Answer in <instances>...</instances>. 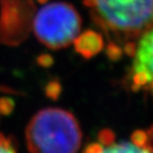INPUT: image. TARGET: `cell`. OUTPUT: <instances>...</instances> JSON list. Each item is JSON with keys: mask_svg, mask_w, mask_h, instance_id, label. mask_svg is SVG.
Listing matches in <instances>:
<instances>
[{"mask_svg": "<svg viewBox=\"0 0 153 153\" xmlns=\"http://www.w3.org/2000/svg\"><path fill=\"white\" fill-rule=\"evenodd\" d=\"M25 135L31 153H76L82 137L75 115L58 108L38 111L27 125Z\"/></svg>", "mask_w": 153, "mask_h": 153, "instance_id": "1", "label": "cell"}, {"mask_svg": "<svg viewBox=\"0 0 153 153\" xmlns=\"http://www.w3.org/2000/svg\"><path fill=\"white\" fill-rule=\"evenodd\" d=\"M94 21L115 39L133 40L153 27V0H84Z\"/></svg>", "mask_w": 153, "mask_h": 153, "instance_id": "2", "label": "cell"}, {"mask_svg": "<svg viewBox=\"0 0 153 153\" xmlns=\"http://www.w3.org/2000/svg\"><path fill=\"white\" fill-rule=\"evenodd\" d=\"M32 26L43 45L59 50L74 42L81 30L82 19L73 5L54 2L43 6L35 14Z\"/></svg>", "mask_w": 153, "mask_h": 153, "instance_id": "3", "label": "cell"}, {"mask_svg": "<svg viewBox=\"0 0 153 153\" xmlns=\"http://www.w3.org/2000/svg\"><path fill=\"white\" fill-rule=\"evenodd\" d=\"M35 11L32 0H0V43L21 44L30 33Z\"/></svg>", "mask_w": 153, "mask_h": 153, "instance_id": "4", "label": "cell"}, {"mask_svg": "<svg viewBox=\"0 0 153 153\" xmlns=\"http://www.w3.org/2000/svg\"><path fill=\"white\" fill-rule=\"evenodd\" d=\"M131 88L150 91L153 96V27L142 34L134 51Z\"/></svg>", "mask_w": 153, "mask_h": 153, "instance_id": "5", "label": "cell"}, {"mask_svg": "<svg viewBox=\"0 0 153 153\" xmlns=\"http://www.w3.org/2000/svg\"><path fill=\"white\" fill-rule=\"evenodd\" d=\"M74 47L78 54L85 59H91L103 48L102 36L94 30H87L74 40Z\"/></svg>", "mask_w": 153, "mask_h": 153, "instance_id": "6", "label": "cell"}, {"mask_svg": "<svg viewBox=\"0 0 153 153\" xmlns=\"http://www.w3.org/2000/svg\"><path fill=\"white\" fill-rule=\"evenodd\" d=\"M102 153H153V147L151 144L139 146L132 142H114L111 145L103 146Z\"/></svg>", "mask_w": 153, "mask_h": 153, "instance_id": "7", "label": "cell"}, {"mask_svg": "<svg viewBox=\"0 0 153 153\" xmlns=\"http://www.w3.org/2000/svg\"><path fill=\"white\" fill-rule=\"evenodd\" d=\"M150 131L136 130L131 135V142L139 146H145L150 144Z\"/></svg>", "mask_w": 153, "mask_h": 153, "instance_id": "8", "label": "cell"}, {"mask_svg": "<svg viewBox=\"0 0 153 153\" xmlns=\"http://www.w3.org/2000/svg\"><path fill=\"white\" fill-rule=\"evenodd\" d=\"M0 153H17V147L13 138L5 136L1 132H0Z\"/></svg>", "mask_w": 153, "mask_h": 153, "instance_id": "9", "label": "cell"}, {"mask_svg": "<svg viewBox=\"0 0 153 153\" xmlns=\"http://www.w3.org/2000/svg\"><path fill=\"white\" fill-rule=\"evenodd\" d=\"M62 93V85L58 81L49 82L45 88V94L49 99L57 100Z\"/></svg>", "mask_w": 153, "mask_h": 153, "instance_id": "10", "label": "cell"}, {"mask_svg": "<svg viewBox=\"0 0 153 153\" xmlns=\"http://www.w3.org/2000/svg\"><path fill=\"white\" fill-rule=\"evenodd\" d=\"M15 108V102L10 97H1L0 99V114L9 115L12 114Z\"/></svg>", "mask_w": 153, "mask_h": 153, "instance_id": "11", "label": "cell"}, {"mask_svg": "<svg viewBox=\"0 0 153 153\" xmlns=\"http://www.w3.org/2000/svg\"><path fill=\"white\" fill-rule=\"evenodd\" d=\"M115 135L112 130L109 129H103L99 133V141L102 145L108 146L111 145V143L114 142Z\"/></svg>", "mask_w": 153, "mask_h": 153, "instance_id": "12", "label": "cell"}, {"mask_svg": "<svg viewBox=\"0 0 153 153\" xmlns=\"http://www.w3.org/2000/svg\"><path fill=\"white\" fill-rule=\"evenodd\" d=\"M121 52L122 50L120 47L117 44H114V43H111V44L108 45V57L112 60H116L118 58H120L121 56Z\"/></svg>", "mask_w": 153, "mask_h": 153, "instance_id": "13", "label": "cell"}, {"mask_svg": "<svg viewBox=\"0 0 153 153\" xmlns=\"http://www.w3.org/2000/svg\"><path fill=\"white\" fill-rule=\"evenodd\" d=\"M37 63L39 66L43 67V68H49L54 64V59L49 54H42L38 57Z\"/></svg>", "mask_w": 153, "mask_h": 153, "instance_id": "14", "label": "cell"}, {"mask_svg": "<svg viewBox=\"0 0 153 153\" xmlns=\"http://www.w3.org/2000/svg\"><path fill=\"white\" fill-rule=\"evenodd\" d=\"M102 150L103 145H102L100 143H91L85 148L82 153H102Z\"/></svg>", "mask_w": 153, "mask_h": 153, "instance_id": "15", "label": "cell"}, {"mask_svg": "<svg viewBox=\"0 0 153 153\" xmlns=\"http://www.w3.org/2000/svg\"><path fill=\"white\" fill-rule=\"evenodd\" d=\"M38 1L40 2V3H46L48 1V0H38Z\"/></svg>", "mask_w": 153, "mask_h": 153, "instance_id": "16", "label": "cell"}]
</instances>
